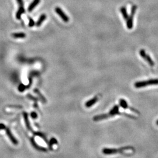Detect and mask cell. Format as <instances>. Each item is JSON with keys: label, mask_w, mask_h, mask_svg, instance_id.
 <instances>
[{"label": "cell", "mask_w": 158, "mask_h": 158, "mask_svg": "<svg viewBox=\"0 0 158 158\" xmlns=\"http://www.w3.org/2000/svg\"><path fill=\"white\" fill-rule=\"evenodd\" d=\"M137 9V7L135 5H133L131 8V14L130 17H128V19L127 20V26L129 29H131L133 28V24H134V18L135 13L136 12V10Z\"/></svg>", "instance_id": "1"}, {"label": "cell", "mask_w": 158, "mask_h": 158, "mask_svg": "<svg viewBox=\"0 0 158 158\" xmlns=\"http://www.w3.org/2000/svg\"><path fill=\"white\" fill-rule=\"evenodd\" d=\"M139 55L140 56L142 57V58L145 59V60L147 61V62L148 63V64H149L150 66H153L154 65H155V63H154L153 60L151 59V57L149 56V55L146 54L145 50H144V49L140 50V51H139Z\"/></svg>", "instance_id": "2"}, {"label": "cell", "mask_w": 158, "mask_h": 158, "mask_svg": "<svg viewBox=\"0 0 158 158\" xmlns=\"http://www.w3.org/2000/svg\"><path fill=\"white\" fill-rule=\"evenodd\" d=\"M55 12L56 13L59 15V16L62 19V20L64 21L65 22H68L69 21V17L59 7H56L55 8Z\"/></svg>", "instance_id": "3"}, {"label": "cell", "mask_w": 158, "mask_h": 158, "mask_svg": "<svg viewBox=\"0 0 158 158\" xmlns=\"http://www.w3.org/2000/svg\"><path fill=\"white\" fill-rule=\"evenodd\" d=\"M126 149V148H121L120 149H104L103 150V152L106 155H111V154H114L117 153H125V150Z\"/></svg>", "instance_id": "4"}, {"label": "cell", "mask_w": 158, "mask_h": 158, "mask_svg": "<svg viewBox=\"0 0 158 158\" xmlns=\"http://www.w3.org/2000/svg\"><path fill=\"white\" fill-rule=\"evenodd\" d=\"M5 131H6V134L7 135V136H8L9 139L11 140V141L12 142V143L13 144H14V145H17V144H18V140H17V139L15 138L14 137V136L13 135L12 132H11V130H9L8 128H7V127L5 128Z\"/></svg>", "instance_id": "5"}, {"label": "cell", "mask_w": 158, "mask_h": 158, "mask_svg": "<svg viewBox=\"0 0 158 158\" xmlns=\"http://www.w3.org/2000/svg\"><path fill=\"white\" fill-rule=\"evenodd\" d=\"M25 12V10L24 5H19V8L16 13V18L17 20H20L21 18V15Z\"/></svg>", "instance_id": "6"}, {"label": "cell", "mask_w": 158, "mask_h": 158, "mask_svg": "<svg viewBox=\"0 0 158 158\" xmlns=\"http://www.w3.org/2000/svg\"><path fill=\"white\" fill-rule=\"evenodd\" d=\"M40 2V0H33V1L30 3V4L29 5L28 8V12H32L34 9L35 8V7L39 4Z\"/></svg>", "instance_id": "7"}, {"label": "cell", "mask_w": 158, "mask_h": 158, "mask_svg": "<svg viewBox=\"0 0 158 158\" xmlns=\"http://www.w3.org/2000/svg\"><path fill=\"white\" fill-rule=\"evenodd\" d=\"M118 112H119V106L115 105L114 107L111 109V110L109 111V113L108 114L109 117H110L114 116V115H115L116 114H118Z\"/></svg>", "instance_id": "8"}, {"label": "cell", "mask_w": 158, "mask_h": 158, "mask_svg": "<svg viewBox=\"0 0 158 158\" xmlns=\"http://www.w3.org/2000/svg\"><path fill=\"white\" fill-rule=\"evenodd\" d=\"M98 101V99L97 97H94L93 99H92L91 100H88V101H87L86 104H85V105L86 107L87 108H89V107H91V106L93 105L94 104H95V103H97V101Z\"/></svg>", "instance_id": "9"}, {"label": "cell", "mask_w": 158, "mask_h": 158, "mask_svg": "<svg viewBox=\"0 0 158 158\" xmlns=\"http://www.w3.org/2000/svg\"><path fill=\"white\" fill-rule=\"evenodd\" d=\"M134 86L135 88H142L148 86L147 82L146 81H141V82H136L134 84Z\"/></svg>", "instance_id": "10"}, {"label": "cell", "mask_w": 158, "mask_h": 158, "mask_svg": "<svg viewBox=\"0 0 158 158\" xmlns=\"http://www.w3.org/2000/svg\"><path fill=\"white\" fill-rule=\"evenodd\" d=\"M46 15L45 14V13H43V14H42L40 16L39 18L38 19L37 22H36V25L37 26H40L42 25V22H43V21L46 20Z\"/></svg>", "instance_id": "11"}, {"label": "cell", "mask_w": 158, "mask_h": 158, "mask_svg": "<svg viewBox=\"0 0 158 158\" xmlns=\"http://www.w3.org/2000/svg\"><path fill=\"white\" fill-rule=\"evenodd\" d=\"M109 115L108 114H103V115H97V116L94 117L93 118V120L94 121H100V120H102V119H107L108 118Z\"/></svg>", "instance_id": "12"}, {"label": "cell", "mask_w": 158, "mask_h": 158, "mask_svg": "<svg viewBox=\"0 0 158 158\" xmlns=\"http://www.w3.org/2000/svg\"><path fill=\"white\" fill-rule=\"evenodd\" d=\"M23 115H24V120H25V124H26V126L27 127V128H28L29 130H32L31 127H30V126L29 121L28 114H27V113H23Z\"/></svg>", "instance_id": "13"}, {"label": "cell", "mask_w": 158, "mask_h": 158, "mask_svg": "<svg viewBox=\"0 0 158 158\" xmlns=\"http://www.w3.org/2000/svg\"><path fill=\"white\" fill-rule=\"evenodd\" d=\"M11 36L14 38H24L26 37V34L23 32H18V33H13Z\"/></svg>", "instance_id": "14"}, {"label": "cell", "mask_w": 158, "mask_h": 158, "mask_svg": "<svg viewBox=\"0 0 158 158\" xmlns=\"http://www.w3.org/2000/svg\"><path fill=\"white\" fill-rule=\"evenodd\" d=\"M120 11H121V13H122V17H124V18L125 19V20H127V19H128V18L129 15L128 14V13H127L126 8H125V7H121V9H120Z\"/></svg>", "instance_id": "15"}, {"label": "cell", "mask_w": 158, "mask_h": 158, "mask_svg": "<svg viewBox=\"0 0 158 158\" xmlns=\"http://www.w3.org/2000/svg\"><path fill=\"white\" fill-rule=\"evenodd\" d=\"M119 105H120L121 107L124 109H127L128 108V103H127V102L123 99H121L119 100Z\"/></svg>", "instance_id": "16"}, {"label": "cell", "mask_w": 158, "mask_h": 158, "mask_svg": "<svg viewBox=\"0 0 158 158\" xmlns=\"http://www.w3.org/2000/svg\"><path fill=\"white\" fill-rule=\"evenodd\" d=\"M147 82L148 86L149 85H157L158 84V78L149 79L146 81Z\"/></svg>", "instance_id": "17"}, {"label": "cell", "mask_w": 158, "mask_h": 158, "mask_svg": "<svg viewBox=\"0 0 158 158\" xmlns=\"http://www.w3.org/2000/svg\"><path fill=\"white\" fill-rule=\"evenodd\" d=\"M34 91H35V92L36 94H38V96H39L40 99H41V100H42V101H43V102H45H45L46 101V99H45V97H43V96H42V94H40V91H39V90H37V89H35V90H34Z\"/></svg>", "instance_id": "18"}, {"label": "cell", "mask_w": 158, "mask_h": 158, "mask_svg": "<svg viewBox=\"0 0 158 158\" xmlns=\"http://www.w3.org/2000/svg\"><path fill=\"white\" fill-rule=\"evenodd\" d=\"M29 27H32L35 25V23L34 21L32 20V19L30 18V17H29Z\"/></svg>", "instance_id": "19"}, {"label": "cell", "mask_w": 158, "mask_h": 158, "mask_svg": "<svg viewBox=\"0 0 158 158\" xmlns=\"http://www.w3.org/2000/svg\"><path fill=\"white\" fill-rule=\"evenodd\" d=\"M25 88H26V87L24 85V84H20V86H19L18 90H19V91H21V92H23V91H24L25 90Z\"/></svg>", "instance_id": "20"}, {"label": "cell", "mask_w": 158, "mask_h": 158, "mask_svg": "<svg viewBox=\"0 0 158 158\" xmlns=\"http://www.w3.org/2000/svg\"><path fill=\"white\" fill-rule=\"evenodd\" d=\"M30 116L32 117V118L35 119L38 117V115L35 112H32L31 114H30Z\"/></svg>", "instance_id": "21"}, {"label": "cell", "mask_w": 158, "mask_h": 158, "mask_svg": "<svg viewBox=\"0 0 158 158\" xmlns=\"http://www.w3.org/2000/svg\"><path fill=\"white\" fill-rule=\"evenodd\" d=\"M6 128L7 127L4 124H3V123H0V130H5Z\"/></svg>", "instance_id": "22"}, {"label": "cell", "mask_w": 158, "mask_h": 158, "mask_svg": "<svg viewBox=\"0 0 158 158\" xmlns=\"http://www.w3.org/2000/svg\"><path fill=\"white\" fill-rule=\"evenodd\" d=\"M156 125H158V119H157V121H156Z\"/></svg>", "instance_id": "23"}]
</instances>
